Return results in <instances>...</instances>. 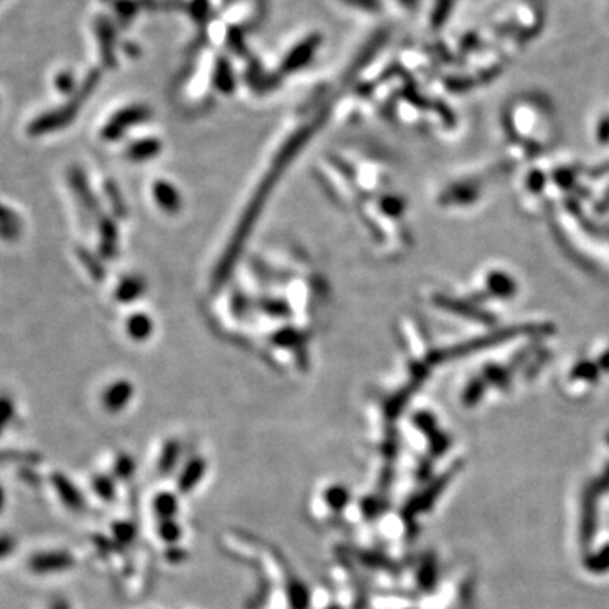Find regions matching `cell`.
Returning <instances> with one entry per match:
<instances>
[{
  "instance_id": "obj_1",
  "label": "cell",
  "mask_w": 609,
  "mask_h": 609,
  "mask_svg": "<svg viewBox=\"0 0 609 609\" xmlns=\"http://www.w3.org/2000/svg\"><path fill=\"white\" fill-rule=\"evenodd\" d=\"M320 43H322V36L320 34L306 36V38L300 41V43L288 53V56L284 58L283 70L290 73V71H296L300 70L301 66H305L306 63L313 58V54L317 53Z\"/></svg>"
},
{
  "instance_id": "obj_2",
  "label": "cell",
  "mask_w": 609,
  "mask_h": 609,
  "mask_svg": "<svg viewBox=\"0 0 609 609\" xmlns=\"http://www.w3.org/2000/svg\"><path fill=\"white\" fill-rule=\"evenodd\" d=\"M595 491L593 486L585 489L584 498H582V516H581V543L582 547L588 548L595 535V526H598V509H595Z\"/></svg>"
},
{
  "instance_id": "obj_3",
  "label": "cell",
  "mask_w": 609,
  "mask_h": 609,
  "mask_svg": "<svg viewBox=\"0 0 609 609\" xmlns=\"http://www.w3.org/2000/svg\"><path fill=\"white\" fill-rule=\"evenodd\" d=\"M390 34L391 33H390V29H387V27H381V29H378L376 33H373L371 38L368 39V43L364 44V48L360 49L358 60H355V68H358V70L360 66H364L365 63L371 61L374 58V54H376L378 51H381V49L386 46L387 39H390Z\"/></svg>"
},
{
  "instance_id": "obj_4",
  "label": "cell",
  "mask_w": 609,
  "mask_h": 609,
  "mask_svg": "<svg viewBox=\"0 0 609 609\" xmlns=\"http://www.w3.org/2000/svg\"><path fill=\"white\" fill-rule=\"evenodd\" d=\"M22 234V222L19 215L12 209L0 203V239L4 241H16Z\"/></svg>"
},
{
  "instance_id": "obj_5",
  "label": "cell",
  "mask_w": 609,
  "mask_h": 609,
  "mask_svg": "<svg viewBox=\"0 0 609 609\" xmlns=\"http://www.w3.org/2000/svg\"><path fill=\"white\" fill-rule=\"evenodd\" d=\"M455 0H435L433 4L432 12H430V27L432 29L439 31L440 27H444L447 21L450 19V14L454 11Z\"/></svg>"
},
{
  "instance_id": "obj_6",
  "label": "cell",
  "mask_w": 609,
  "mask_h": 609,
  "mask_svg": "<svg viewBox=\"0 0 609 609\" xmlns=\"http://www.w3.org/2000/svg\"><path fill=\"white\" fill-rule=\"evenodd\" d=\"M97 33L100 36L102 39V51H103V58L105 60H112V56H114V29H112V24L107 19H98L97 21Z\"/></svg>"
},
{
  "instance_id": "obj_7",
  "label": "cell",
  "mask_w": 609,
  "mask_h": 609,
  "mask_svg": "<svg viewBox=\"0 0 609 609\" xmlns=\"http://www.w3.org/2000/svg\"><path fill=\"white\" fill-rule=\"evenodd\" d=\"M585 567L588 571L594 572V574H606L609 572V543L593 555H589L585 558Z\"/></svg>"
},
{
  "instance_id": "obj_8",
  "label": "cell",
  "mask_w": 609,
  "mask_h": 609,
  "mask_svg": "<svg viewBox=\"0 0 609 609\" xmlns=\"http://www.w3.org/2000/svg\"><path fill=\"white\" fill-rule=\"evenodd\" d=\"M418 584H422L425 589H432L433 585H435L437 582V566L435 561H432V558H428V561L423 563V567L420 568V576H418Z\"/></svg>"
},
{
  "instance_id": "obj_9",
  "label": "cell",
  "mask_w": 609,
  "mask_h": 609,
  "mask_svg": "<svg viewBox=\"0 0 609 609\" xmlns=\"http://www.w3.org/2000/svg\"><path fill=\"white\" fill-rule=\"evenodd\" d=\"M14 412H16V408H14V401L11 396L0 395V432L9 425Z\"/></svg>"
},
{
  "instance_id": "obj_10",
  "label": "cell",
  "mask_w": 609,
  "mask_h": 609,
  "mask_svg": "<svg viewBox=\"0 0 609 609\" xmlns=\"http://www.w3.org/2000/svg\"><path fill=\"white\" fill-rule=\"evenodd\" d=\"M342 2L349 7L359 9V11L371 12V14H376L382 9L381 0H342Z\"/></svg>"
},
{
  "instance_id": "obj_11",
  "label": "cell",
  "mask_w": 609,
  "mask_h": 609,
  "mask_svg": "<svg viewBox=\"0 0 609 609\" xmlns=\"http://www.w3.org/2000/svg\"><path fill=\"white\" fill-rule=\"evenodd\" d=\"M115 11L122 21H130L137 12V4L132 0H117Z\"/></svg>"
},
{
  "instance_id": "obj_12",
  "label": "cell",
  "mask_w": 609,
  "mask_h": 609,
  "mask_svg": "<svg viewBox=\"0 0 609 609\" xmlns=\"http://www.w3.org/2000/svg\"><path fill=\"white\" fill-rule=\"evenodd\" d=\"M209 12H210L209 0H193V2L189 4V14H192L197 21H205L207 17H209Z\"/></svg>"
},
{
  "instance_id": "obj_13",
  "label": "cell",
  "mask_w": 609,
  "mask_h": 609,
  "mask_svg": "<svg viewBox=\"0 0 609 609\" xmlns=\"http://www.w3.org/2000/svg\"><path fill=\"white\" fill-rule=\"evenodd\" d=\"M244 36H242V33L239 29H236V27H234V29H230L229 31V34H227V41H229V46H232V48H236L239 53L242 51V46H244Z\"/></svg>"
},
{
  "instance_id": "obj_14",
  "label": "cell",
  "mask_w": 609,
  "mask_h": 609,
  "mask_svg": "<svg viewBox=\"0 0 609 609\" xmlns=\"http://www.w3.org/2000/svg\"><path fill=\"white\" fill-rule=\"evenodd\" d=\"M594 491L595 493H599V491H608L609 489V466L604 469V472L599 476V479L594 482Z\"/></svg>"
},
{
  "instance_id": "obj_15",
  "label": "cell",
  "mask_w": 609,
  "mask_h": 609,
  "mask_svg": "<svg viewBox=\"0 0 609 609\" xmlns=\"http://www.w3.org/2000/svg\"><path fill=\"white\" fill-rule=\"evenodd\" d=\"M420 2H422V0H398L400 6L408 9V11H415V9L420 6Z\"/></svg>"
},
{
  "instance_id": "obj_16",
  "label": "cell",
  "mask_w": 609,
  "mask_h": 609,
  "mask_svg": "<svg viewBox=\"0 0 609 609\" xmlns=\"http://www.w3.org/2000/svg\"><path fill=\"white\" fill-rule=\"evenodd\" d=\"M4 504H6V494H4V489H2V486H0V511H2Z\"/></svg>"
},
{
  "instance_id": "obj_17",
  "label": "cell",
  "mask_w": 609,
  "mask_h": 609,
  "mask_svg": "<svg viewBox=\"0 0 609 609\" xmlns=\"http://www.w3.org/2000/svg\"><path fill=\"white\" fill-rule=\"evenodd\" d=\"M608 442H609V435H608Z\"/></svg>"
}]
</instances>
